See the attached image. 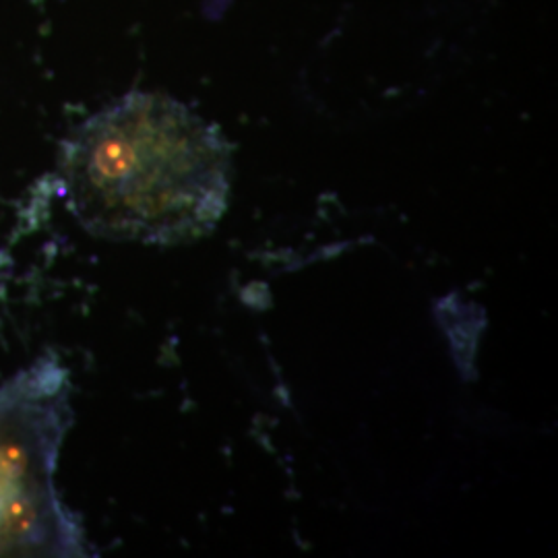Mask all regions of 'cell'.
Instances as JSON below:
<instances>
[{
  "mask_svg": "<svg viewBox=\"0 0 558 558\" xmlns=\"http://www.w3.org/2000/svg\"><path fill=\"white\" fill-rule=\"evenodd\" d=\"M232 145L163 94L131 92L64 140L59 179L81 226L104 240L179 246L209 236L228 211Z\"/></svg>",
  "mask_w": 558,
  "mask_h": 558,
  "instance_id": "cell-1",
  "label": "cell"
},
{
  "mask_svg": "<svg viewBox=\"0 0 558 558\" xmlns=\"http://www.w3.org/2000/svg\"><path fill=\"white\" fill-rule=\"evenodd\" d=\"M66 377L44 356L0 387V557L80 555V530L54 486L71 420Z\"/></svg>",
  "mask_w": 558,
  "mask_h": 558,
  "instance_id": "cell-2",
  "label": "cell"
}]
</instances>
